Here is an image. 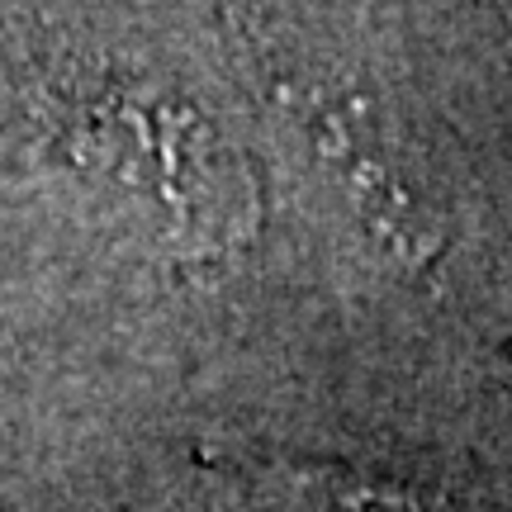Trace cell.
<instances>
[{"label":"cell","mask_w":512,"mask_h":512,"mask_svg":"<svg viewBox=\"0 0 512 512\" xmlns=\"http://www.w3.org/2000/svg\"><path fill=\"white\" fill-rule=\"evenodd\" d=\"M261 479H266V494L285 503V512H441L413 489L380 484V479L351 475V470L280 465Z\"/></svg>","instance_id":"2"},{"label":"cell","mask_w":512,"mask_h":512,"mask_svg":"<svg viewBox=\"0 0 512 512\" xmlns=\"http://www.w3.org/2000/svg\"><path fill=\"white\" fill-rule=\"evenodd\" d=\"M498 5H508V10H512V0H498Z\"/></svg>","instance_id":"3"},{"label":"cell","mask_w":512,"mask_h":512,"mask_svg":"<svg viewBox=\"0 0 512 512\" xmlns=\"http://www.w3.org/2000/svg\"><path fill=\"white\" fill-rule=\"evenodd\" d=\"M275 105L285 110L299 138L309 143V157L323 162L332 190L356 209L384 256L418 271L446 247L441 223L432 219V204L418 195L413 176L380 138V124L366 119V105L332 95L323 81H309L285 67H266Z\"/></svg>","instance_id":"1"}]
</instances>
